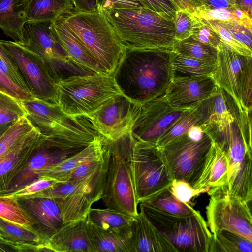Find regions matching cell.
<instances>
[{
	"label": "cell",
	"mask_w": 252,
	"mask_h": 252,
	"mask_svg": "<svg viewBox=\"0 0 252 252\" xmlns=\"http://www.w3.org/2000/svg\"><path fill=\"white\" fill-rule=\"evenodd\" d=\"M201 6L228 9H242L240 0H196Z\"/></svg>",
	"instance_id": "54"
},
{
	"label": "cell",
	"mask_w": 252,
	"mask_h": 252,
	"mask_svg": "<svg viewBox=\"0 0 252 252\" xmlns=\"http://www.w3.org/2000/svg\"><path fill=\"white\" fill-rule=\"evenodd\" d=\"M178 9L188 11L192 14L200 4L196 0H169Z\"/></svg>",
	"instance_id": "56"
},
{
	"label": "cell",
	"mask_w": 252,
	"mask_h": 252,
	"mask_svg": "<svg viewBox=\"0 0 252 252\" xmlns=\"http://www.w3.org/2000/svg\"><path fill=\"white\" fill-rule=\"evenodd\" d=\"M23 38V42L19 43L42 58L56 83L63 79L61 70L63 67L87 70L70 59L58 41L52 23L27 22Z\"/></svg>",
	"instance_id": "9"
},
{
	"label": "cell",
	"mask_w": 252,
	"mask_h": 252,
	"mask_svg": "<svg viewBox=\"0 0 252 252\" xmlns=\"http://www.w3.org/2000/svg\"><path fill=\"white\" fill-rule=\"evenodd\" d=\"M103 0H97V8H99Z\"/></svg>",
	"instance_id": "62"
},
{
	"label": "cell",
	"mask_w": 252,
	"mask_h": 252,
	"mask_svg": "<svg viewBox=\"0 0 252 252\" xmlns=\"http://www.w3.org/2000/svg\"><path fill=\"white\" fill-rule=\"evenodd\" d=\"M212 77L216 85L233 99L240 111L243 110L239 94L240 78L247 58L229 48L221 42Z\"/></svg>",
	"instance_id": "18"
},
{
	"label": "cell",
	"mask_w": 252,
	"mask_h": 252,
	"mask_svg": "<svg viewBox=\"0 0 252 252\" xmlns=\"http://www.w3.org/2000/svg\"><path fill=\"white\" fill-rule=\"evenodd\" d=\"M143 7L172 21L178 9L169 0H139Z\"/></svg>",
	"instance_id": "49"
},
{
	"label": "cell",
	"mask_w": 252,
	"mask_h": 252,
	"mask_svg": "<svg viewBox=\"0 0 252 252\" xmlns=\"http://www.w3.org/2000/svg\"><path fill=\"white\" fill-rule=\"evenodd\" d=\"M26 0H0V28L13 40L22 43L27 23Z\"/></svg>",
	"instance_id": "29"
},
{
	"label": "cell",
	"mask_w": 252,
	"mask_h": 252,
	"mask_svg": "<svg viewBox=\"0 0 252 252\" xmlns=\"http://www.w3.org/2000/svg\"><path fill=\"white\" fill-rule=\"evenodd\" d=\"M45 251L96 252L88 231L87 217L63 224L46 241Z\"/></svg>",
	"instance_id": "20"
},
{
	"label": "cell",
	"mask_w": 252,
	"mask_h": 252,
	"mask_svg": "<svg viewBox=\"0 0 252 252\" xmlns=\"http://www.w3.org/2000/svg\"><path fill=\"white\" fill-rule=\"evenodd\" d=\"M0 244L5 245H7L8 246H9V242L6 240V239L4 237V236L0 232Z\"/></svg>",
	"instance_id": "61"
},
{
	"label": "cell",
	"mask_w": 252,
	"mask_h": 252,
	"mask_svg": "<svg viewBox=\"0 0 252 252\" xmlns=\"http://www.w3.org/2000/svg\"><path fill=\"white\" fill-rule=\"evenodd\" d=\"M139 204L140 209L177 252H209L212 233L199 211L179 216Z\"/></svg>",
	"instance_id": "7"
},
{
	"label": "cell",
	"mask_w": 252,
	"mask_h": 252,
	"mask_svg": "<svg viewBox=\"0 0 252 252\" xmlns=\"http://www.w3.org/2000/svg\"><path fill=\"white\" fill-rule=\"evenodd\" d=\"M216 63L197 60L175 52L171 62L172 77L212 76Z\"/></svg>",
	"instance_id": "31"
},
{
	"label": "cell",
	"mask_w": 252,
	"mask_h": 252,
	"mask_svg": "<svg viewBox=\"0 0 252 252\" xmlns=\"http://www.w3.org/2000/svg\"><path fill=\"white\" fill-rule=\"evenodd\" d=\"M87 225L96 252H132L131 225L108 230L96 226L88 219Z\"/></svg>",
	"instance_id": "27"
},
{
	"label": "cell",
	"mask_w": 252,
	"mask_h": 252,
	"mask_svg": "<svg viewBox=\"0 0 252 252\" xmlns=\"http://www.w3.org/2000/svg\"><path fill=\"white\" fill-rule=\"evenodd\" d=\"M206 223L212 233L225 229L252 242V216L249 203L229 193L210 196Z\"/></svg>",
	"instance_id": "11"
},
{
	"label": "cell",
	"mask_w": 252,
	"mask_h": 252,
	"mask_svg": "<svg viewBox=\"0 0 252 252\" xmlns=\"http://www.w3.org/2000/svg\"><path fill=\"white\" fill-rule=\"evenodd\" d=\"M192 15L205 20L233 21L252 31V17L241 9L214 8L202 5L197 7Z\"/></svg>",
	"instance_id": "36"
},
{
	"label": "cell",
	"mask_w": 252,
	"mask_h": 252,
	"mask_svg": "<svg viewBox=\"0 0 252 252\" xmlns=\"http://www.w3.org/2000/svg\"><path fill=\"white\" fill-rule=\"evenodd\" d=\"M58 105L71 118L85 117L112 98L123 94L112 74L73 75L56 83Z\"/></svg>",
	"instance_id": "6"
},
{
	"label": "cell",
	"mask_w": 252,
	"mask_h": 252,
	"mask_svg": "<svg viewBox=\"0 0 252 252\" xmlns=\"http://www.w3.org/2000/svg\"><path fill=\"white\" fill-rule=\"evenodd\" d=\"M242 9L252 17V0H240Z\"/></svg>",
	"instance_id": "58"
},
{
	"label": "cell",
	"mask_w": 252,
	"mask_h": 252,
	"mask_svg": "<svg viewBox=\"0 0 252 252\" xmlns=\"http://www.w3.org/2000/svg\"><path fill=\"white\" fill-rule=\"evenodd\" d=\"M26 115L21 101L13 99L0 108V124L16 121Z\"/></svg>",
	"instance_id": "52"
},
{
	"label": "cell",
	"mask_w": 252,
	"mask_h": 252,
	"mask_svg": "<svg viewBox=\"0 0 252 252\" xmlns=\"http://www.w3.org/2000/svg\"><path fill=\"white\" fill-rule=\"evenodd\" d=\"M42 135L35 129L0 157V194L4 193L23 170L39 145Z\"/></svg>",
	"instance_id": "19"
},
{
	"label": "cell",
	"mask_w": 252,
	"mask_h": 252,
	"mask_svg": "<svg viewBox=\"0 0 252 252\" xmlns=\"http://www.w3.org/2000/svg\"><path fill=\"white\" fill-rule=\"evenodd\" d=\"M131 162L139 204L170 188L172 180L160 148L156 143L138 141L132 137Z\"/></svg>",
	"instance_id": "8"
},
{
	"label": "cell",
	"mask_w": 252,
	"mask_h": 252,
	"mask_svg": "<svg viewBox=\"0 0 252 252\" xmlns=\"http://www.w3.org/2000/svg\"><path fill=\"white\" fill-rule=\"evenodd\" d=\"M134 218L133 217L108 208H91L87 215V219L90 222L108 230H119L130 226Z\"/></svg>",
	"instance_id": "34"
},
{
	"label": "cell",
	"mask_w": 252,
	"mask_h": 252,
	"mask_svg": "<svg viewBox=\"0 0 252 252\" xmlns=\"http://www.w3.org/2000/svg\"><path fill=\"white\" fill-rule=\"evenodd\" d=\"M209 252H252V242L225 229L212 233Z\"/></svg>",
	"instance_id": "33"
},
{
	"label": "cell",
	"mask_w": 252,
	"mask_h": 252,
	"mask_svg": "<svg viewBox=\"0 0 252 252\" xmlns=\"http://www.w3.org/2000/svg\"><path fill=\"white\" fill-rule=\"evenodd\" d=\"M201 19L217 32L221 42L229 48L244 56L252 57V50L236 39L218 21Z\"/></svg>",
	"instance_id": "42"
},
{
	"label": "cell",
	"mask_w": 252,
	"mask_h": 252,
	"mask_svg": "<svg viewBox=\"0 0 252 252\" xmlns=\"http://www.w3.org/2000/svg\"><path fill=\"white\" fill-rule=\"evenodd\" d=\"M103 142L104 151L101 156L86 161L77 166L63 179L62 183L80 180L99 169L104 163L108 155V150L104 139Z\"/></svg>",
	"instance_id": "46"
},
{
	"label": "cell",
	"mask_w": 252,
	"mask_h": 252,
	"mask_svg": "<svg viewBox=\"0 0 252 252\" xmlns=\"http://www.w3.org/2000/svg\"><path fill=\"white\" fill-rule=\"evenodd\" d=\"M139 105L123 94L109 99L84 118L100 136L108 141H115L131 132Z\"/></svg>",
	"instance_id": "12"
},
{
	"label": "cell",
	"mask_w": 252,
	"mask_h": 252,
	"mask_svg": "<svg viewBox=\"0 0 252 252\" xmlns=\"http://www.w3.org/2000/svg\"><path fill=\"white\" fill-rule=\"evenodd\" d=\"M52 24L58 41L73 63L80 67L93 73H106L72 31L61 19L52 23Z\"/></svg>",
	"instance_id": "23"
},
{
	"label": "cell",
	"mask_w": 252,
	"mask_h": 252,
	"mask_svg": "<svg viewBox=\"0 0 252 252\" xmlns=\"http://www.w3.org/2000/svg\"><path fill=\"white\" fill-rule=\"evenodd\" d=\"M196 125L194 115L190 109L186 110L160 136L156 144L161 148L174 139L187 133L189 128Z\"/></svg>",
	"instance_id": "40"
},
{
	"label": "cell",
	"mask_w": 252,
	"mask_h": 252,
	"mask_svg": "<svg viewBox=\"0 0 252 252\" xmlns=\"http://www.w3.org/2000/svg\"><path fill=\"white\" fill-rule=\"evenodd\" d=\"M239 94L243 109L251 111L252 102V57L247 58L239 81Z\"/></svg>",
	"instance_id": "43"
},
{
	"label": "cell",
	"mask_w": 252,
	"mask_h": 252,
	"mask_svg": "<svg viewBox=\"0 0 252 252\" xmlns=\"http://www.w3.org/2000/svg\"><path fill=\"white\" fill-rule=\"evenodd\" d=\"M15 121L0 124V138L7 129Z\"/></svg>",
	"instance_id": "60"
},
{
	"label": "cell",
	"mask_w": 252,
	"mask_h": 252,
	"mask_svg": "<svg viewBox=\"0 0 252 252\" xmlns=\"http://www.w3.org/2000/svg\"><path fill=\"white\" fill-rule=\"evenodd\" d=\"M225 153L228 160L229 195L251 203L252 153L247 149L235 119L229 126Z\"/></svg>",
	"instance_id": "13"
},
{
	"label": "cell",
	"mask_w": 252,
	"mask_h": 252,
	"mask_svg": "<svg viewBox=\"0 0 252 252\" xmlns=\"http://www.w3.org/2000/svg\"><path fill=\"white\" fill-rule=\"evenodd\" d=\"M26 116L41 134L48 136L74 129L85 121L84 117L71 118L65 114L58 104L34 98L21 101Z\"/></svg>",
	"instance_id": "16"
},
{
	"label": "cell",
	"mask_w": 252,
	"mask_h": 252,
	"mask_svg": "<svg viewBox=\"0 0 252 252\" xmlns=\"http://www.w3.org/2000/svg\"><path fill=\"white\" fill-rule=\"evenodd\" d=\"M217 86L212 76L172 77L164 96L174 108L191 109L210 97Z\"/></svg>",
	"instance_id": "17"
},
{
	"label": "cell",
	"mask_w": 252,
	"mask_h": 252,
	"mask_svg": "<svg viewBox=\"0 0 252 252\" xmlns=\"http://www.w3.org/2000/svg\"><path fill=\"white\" fill-rule=\"evenodd\" d=\"M16 63L29 92L36 99L58 104L56 82L42 58L19 43L0 40Z\"/></svg>",
	"instance_id": "10"
},
{
	"label": "cell",
	"mask_w": 252,
	"mask_h": 252,
	"mask_svg": "<svg viewBox=\"0 0 252 252\" xmlns=\"http://www.w3.org/2000/svg\"><path fill=\"white\" fill-rule=\"evenodd\" d=\"M61 19L106 73L113 74L126 49L103 11L73 10Z\"/></svg>",
	"instance_id": "3"
},
{
	"label": "cell",
	"mask_w": 252,
	"mask_h": 252,
	"mask_svg": "<svg viewBox=\"0 0 252 252\" xmlns=\"http://www.w3.org/2000/svg\"><path fill=\"white\" fill-rule=\"evenodd\" d=\"M215 156L209 177L207 194L210 196L229 193L228 166L227 156L216 143Z\"/></svg>",
	"instance_id": "32"
},
{
	"label": "cell",
	"mask_w": 252,
	"mask_h": 252,
	"mask_svg": "<svg viewBox=\"0 0 252 252\" xmlns=\"http://www.w3.org/2000/svg\"><path fill=\"white\" fill-rule=\"evenodd\" d=\"M109 160L101 199L106 208L133 217L138 212L131 162L130 132L115 141L104 139Z\"/></svg>",
	"instance_id": "5"
},
{
	"label": "cell",
	"mask_w": 252,
	"mask_h": 252,
	"mask_svg": "<svg viewBox=\"0 0 252 252\" xmlns=\"http://www.w3.org/2000/svg\"><path fill=\"white\" fill-rule=\"evenodd\" d=\"M0 92L19 101L35 98L32 94L24 90L11 81L0 70Z\"/></svg>",
	"instance_id": "50"
},
{
	"label": "cell",
	"mask_w": 252,
	"mask_h": 252,
	"mask_svg": "<svg viewBox=\"0 0 252 252\" xmlns=\"http://www.w3.org/2000/svg\"><path fill=\"white\" fill-rule=\"evenodd\" d=\"M61 162V159L57 154L45 143L44 136L42 135L39 145L25 167L14 179L4 193L13 191L28 184L37 178L38 171Z\"/></svg>",
	"instance_id": "26"
},
{
	"label": "cell",
	"mask_w": 252,
	"mask_h": 252,
	"mask_svg": "<svg viewBox=\"0 0 252 252\" xmlns=\"http://www.w3.org/2000/svg\"><path fill=\"white\" fill-rule=\"evenodd\" d=\"M58 183H60L54 179L39 177L13 191L2 194L17 199L26 198L54 187Z\"/></svg>",
	"instance_id": "45"
},
{
	"label": "cell",
	"mask_w": 252,
	"mask_h": 252,
	"mask_svg": "<svg viewBox=\"0 0 252 252\" xmlns=\"http://www.w3.org/2000/svg\"><path fill=\"white\" fill-rule=\"evenodd\" d=\"M141 203L147 204L158 210L175 215H190L197 211L190 204L177 200L172 193L170 188Z\"/></svg>",
	"instance_id": "37"
},
{
	"label": "cell",
	"mask_w": 252,
	"mask_h": 252,
	"mask_svg": "<svg viewBox=\"0 0 252 252\" xmlns=\"http://www.w3.org/2000/svg\"><path fill=\"white\" fill-rule=\"evenodd\" d=\"M160 148L172 181L183 180L197 189L208 188L216 149L214 142L207 134L194 141L186 133Z\"/></svg>",
	"instance_id": "4"
},
{
	"label": "cell",
	"mask_w": 252,
	"mask_h": 252,
	"mask_svg": "<svg viewBox=\"0 0 252 252\" xmlns=\"http://www.w3.org/2000/svg\"><path fill=\"white\" fill-rule=\"evenodd\" d=\"M190 110L195 118L196 125L200 127L229 124L235 120L227 104L225 92L218 86L210 97Z\"/></svg>",
	"instance_id": "24"
},
{
	"label": "cell",
	"mask_w": 252,
	"mask_h": 252,
	"mask_svg": "<svg viewBox=\"0 0 252 252\" xmlns=\"http://www.w3.org/2000/svg\"><path fill=\"white\" fill-rule=\"evenodd\" d=\"M175 53L166 49H126L113 74L123 94L139 104L164 96Z\"/></svg>",
	"instance_id": "1"
},
{
	"label": "cell",
	"mask_w": 252,
	"mask_h": 252,
	"mask_svg": "<svg viewBox=\"0 0 252 252\" xmlns=\"http://www.w3.org/2000/svg\"><path fill=\"white\" fill-rule=\"evenodd\" d=\"M173 50L180 54L197 60L216 63L217 49L195 40L191 36L177 41Z\"/></svg>",
	"instance_id": "38"
},
{
	"label": "cell",
	"mask_w": 252,
	"mask_h": 252,
	"mask_svg": "<svg viewBox=\"0 0 252 252\" xmlns=\"http://www.w3.org/2000/svg\"><path fill=\"white\" fill-rule=\"evenodd\" d=\"M73 10L79 12H91L97 8V0H71Z\"/></svg>",
	"instance_id": "55"
},
{
	"label": "cell",
	"mask_w": 252,
	"mask_h": 252,
	"mask_svg": "<svg viewBox=\"0 0 252 252\" xmlns=\"http://www.w3.org/2000/svg\"><path fill=\"white\" fill-rule=\"evenodd\" d=\"M174 38L181 41L191 35L192 20L191 14L187 11L178 10L176 13Z\"/></svg>",
	"instance_id": "48"
},
{
	"label": "cell",
	"mask_w": 252,
	"mask_h": 252,
	"mask_svg": "<svg viewBox=\"0 0 252 252\" xmlns=\"http://www.w3.org/2000/svg\"><path fill=\"white\" fill-rule=\"evenodd\" d=\"M19 201L36 222L37 230L47 241L63 225L60 209L54 199L37 197L20 199Z\"/></svg>",
	"instance_id": "21"
},
{
	"label": "cell",
	"mask_w": 252,
	"mask_h": 252,
	"mask_svg": "<svg viewBox=\"0 0 252 252\" xmlns=\"http://www.w3.org/2000/svg\"><path fill=\"white\" fill-rule=\"evenodd\" d=\"M102 11L126 49L173 50L174 21L144 7Z\"/></svg>",
	"instance_id": "2"
},
{
	"label": "cell",
	"mask_w": 252,
	"mask_h": 252,
	"mask_svg": "<svg viewBox=\"0 0 252 252\" xmlns=\"http://www.w3.org/2000/svg\"><path fill=\"white\" fill-rule=\"evenodd\" d=\"M0 70L18 86L31 93L16 63L0 42Z\"/></svg>",
	"instance_id": "41"
},
{
	"label": "cell",
	"mask_w": 252,
	"mask_h": 252,
	"mask_svg": "<svg viewBox=\"0 0 252 252\" xmlns=\"http://www.w3.org/2000/svg\"><path fill=\"white\" fill-rule=\"evenodd\" d=\"M144 7L139 0H103L99 9L104 11L114 9H129Z\"/></svg>",
	"instance_id": "53"
},
{
	"label": "cell",
	"mask_w": 252,
	"mask_h": 252,
	"mask_svg": "<svg viewBox=\"0 0 252 252\" xmlns=\"http://www.w3.org/2000/svg\"><path fill=\"white\" fill-rule=\"evenodd\" d=\"M103 138L98 135L87 147L61 162L37 172V178L45 177L62 183L63 179L81 163L101 156L104 153Z\"/></svg>",
	"instance_id": "25"
},
{
	"label": "cell",
	"mask_w": 252,
	"mask_h": 252,
	"mask_svg": "<svg viewBox=\"0 0 252 252\" xmlns=\"http://www.w3.org/2000/svg\"><path fill=\"white\" fill-rule=\"evenodd\" d=\"M0 232L14 250L44 251L47 239L37 230H30L0 218Z\"/></svg>",
	"instance_id": "28"
},
{
	"label": "cell",
	"mask_w": 252,
	"mask_h": 252,
	"mask_svg": "<svg viewBox=\"0 0 252 252\" xmlns=\"http://www.w3.org/2000/svg\"><path fill=\"white\" fill-rule=\"evenodd\" d=\"M34 129L26 115L17 119L0 138V157L22 141Z\"/></svg>",
	"instance_id": "39"
},
{
	"label": "cell",
	"mask_w": 252,
	"mask_h": 252,
	"mask_svg": "<svg viewBox=\"0 0 252 252\" xmlns=\"http://www.w3.org/2000/svg\"><path fill=\"white\" fill-rule=\"evenodd\" d=\"M191 36L195 40L217 48L221 42L217 32L201 19L191 14Z\"/></svg>",
	"instance_id": "44"
},
{
	"label": "cell",
	"mask_w": 252,
	"mask_h": 252,
	"mask_svg": "<svg viewBox=\"0 0 252 252\" xmlns=\"http://www.w3.org/2000/svg\"><path fill=\"white\" fill-rule=\"evenodd\" d=\"M170 190L174 196L179 201L189 204L192 199L208 192L209 188L199 189L192 188L187 182L180 180H173Z\"/></svg>",
	"instance_id": "47"
},
{
	"label": "cell",
	"mask_w": 252,
	"mask_h": 252,
	"mask_svg": "<svg viewBox=\"0 0 252 252\" xmlns=\"http://www.w3.org/2000/svg\"><path fill=\"white\" fill-rule=\"evenodd\" d=\"M132 252H177L140 209L131 224Z\"/></svg>",
	"instance_id": "22"
},
{
	"label": "cell",
	"mask_w": 252,
	"mask_h": 252,
	"mask_svg": "<svg viewBox=\"0 0 252 252\" xmlns=\"http://www.w3.org/2000/svg\"><path fill=\"white\" fill-rule=\"evenodd\" d=\"M0 218L30 230H37L36 222L22 207L19 199L4 194H0Z\"/></svg>",
	"instance_id": "35"
},
{
	"label": "cell",
	"mask_w": 252,
	"mask_h": 252,
	"mask_svg": "<svg viewBox=\"0 0 252 252\" xmlns=\"http://www.w3.org/2000/svg\"><path fill=\"white\" fill-rule=\"evenodd\" d=\"M103 165L80 180L75 189L63 198L54 200L63 217V224L87 217L94 202L101 199L109 160V151Z\"/></svg>",
	"instance_id": "14"
},
{
	"label": "cell",
	"mask_w": 252,
	"mask_h": 252,
	"mask_svg": "<svg viewBox=\"0 0 252 252\" xmlns=\"http://www.w3.org/2000/svg\"><path fill=\"white\" fill-rule=\"evenodd\" d=\"M187 134L191 140L198 141L202 138L204 133L200 126L194 125L189 128Z\"/></svg>",
	"instance_id": "57"
},
{
	"label": "cell",
	"mask_w": 252,
	"mask_h": 252,
	"mask_svg": "<svg viewBox=\"0 0 252 252\" xmlns=\"http://www.w3.org/2000/svg\"><path fill=\"white\" fill-rule=\"evenodd\" d=\"M218 21L236 39L252 50V31L233 21Z\"/></svg>",
	"instance_id": "51"
},
{
	"label": "cell",
	"mask_w": 252,
	"mask_h": 252,
	"mask_svg": "<svg viewBox=\"0 0 252 252\" xmlns=\"http://www.w3.org/2000/svg\"><path fill=\"white\" fill-rule=\"evenodd\" d=\"M73 8L71 0H26L27 22L53 23Z\"/></svg>",
	"instance_id": "30"
},
{
	"label": "cell",
	"mask_w": 252,
	"mask_h": 252,
	"mask_svg": "<svg viewBox=\"0 0 252 252\" xmlns=\"http://www.w3.org/2000/svg\"><path fill=\"white\" fill-rule=\"evenodd\" d=\"M13 97L0 92V108L13 100Z\"/></svg>",
	"instance_id": "59"
},
{
	"label": "cell",
	"mask_w": 252,
	"mask_h": 252,
	"mask_svg": "<svg viewBox=\"0 0 252 252\" xmlns=\"http://www.w3.org/2000/svg\"><path fill=\"white\" fill-rule=\"evenodd\" d=\"M186 110L171 107L165 96L140 104L130 133L136 140L156 143Z\"/></svg>",
	"instance_id": "15"
}]
</instances>
